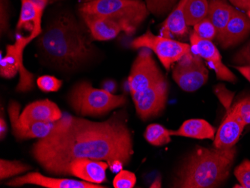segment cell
Returning a JSON list of instances; mask_svg holds the SVG:
<instances>
[{"label":"cell","instance_id":"15","mask_svg":"<svg viewBox=\"0 0 250 188\" xmlns=\"http://www.w3.org/2000/svg\"><path fill=\"white\" fill-rule=\"evenodd\" d=\"M250 33V18L247 14L236 9L222 36L217 39L223 48L233 47Z\"/></svg>","mask_w":250,"mask_h":188},{"label":"cell","instance_id":"21","mask_svg":"<svg viewBox=\"0 0 250 188\" xmlns=\"http://www.w3.org/2000/svg\"><path fill=\"white\" fill-rule=\"evenodd\" d=\"M43 13V11L38 9L31 0H21V14L17 29H27L31 33L36 25L42 23Z\"/></svg>","mask_w":250,"mask_h":188},{"label":"cell","instance_id":"38","mask_svg":"<svg viewBox=\"0 0 250 188\" xmlns=\"http://www.w3.org/2000/svg\"><path fill=\"white\" fill-rule=\"evenodd\" d=\"M162 187V183H161V176L157 177V179L153 182L152 185H151L150 188H160Z\"/></svg>","mask_w":250,"mask_h":188},{"label":"cell","instance_id":"13","mask_svg":"<svg viewBox=\"0 0 250 188\" xmlns=\"http://www.w3.org/2000/svg\"><path fill=\"white\" fill-rule=\"evenodd\" d=\"M24 185H34L47 188H104L101 185L88 183L84 181L59 179L45 176L39 172H29L22 176L16 177L7 182L9 187H21Z\"/></svg>","mask_w":250,"mask_h":188},{"label":"cell","instance_id":"11","mask_svg":"<svg viewBox=\"0 0 250 188\" xmlns=\"http://www.w3.org/2000/svg\"><path fill=\"white\" fill-rule=\"evenodd\" d=\"M189 41L191 51L207 62L209 67L216 73L217 79L230 83L236 82L237 77L223 64L221 55L212 41L202 39L194 32L191 33Z\"/></svg>","mask_w":250,"mask_h":188},{"label":"cell","instance_id":"23","mask_svg":"<svg viewBox=\"0 0 250 188\" xmlns=\"http://www.w3.org/2000/svg\"><path fill=\"white\" fill-rule=\"evenodd\" d=\"M144 137L147 143L155 146H162L171 142L169 130L158 124L147 126Z\"/></svg>","mask_w":250,"mask_h":188},{"label":"cell","instance_id":"40","mask_svg":"<svg viewBox=\"0 0 250 188\" xmlns=\"http://www.w3.org/2000/svg\"><path fill=\"white\" fill-rule=\"evenodd\" d=\"M89 1H92V0H83V2H89ZM136 1H141V0H136Z\"/></svg>","mask_w":250,"mask_h":188},{"label":"cell","instance_id":"36","mask_svg":"<svg viewBox=\"0 0 250 188\" xmlns=\"http://www.w3.org/2000/svg\"><path fill=\"white\" fill-rule=\"evenodd\" d=\"M234 68L239 71L245 78H247V81L250 82V64L248 65H240L235 66Z\"/></svg>","mask_w":250,"mask_h":188},{"label":"cell","instance_id":"3","mask_svg":"<svg viewBox=\"0 0 250 188\" xmlns=\"http://www.w3.org/2000/svg\"><path fill=\"white\" fill-rule=\"evenodd\" d=\"M236 153L235 146L229 148L197 147L180 168L174 188H217L228 179Z\"/></svg>","mask_w":250,"mask_h":188},{"label":"cell","instance_id":"37","mask_svg":"<svg viewBox=\"0 0 250 188\" xmlns=\"http://www.w3.org/2000/svg\"><path fill=\"white\" fill-rule=\"evenodd\" d=\"M33 2L34 5H36V8L41 11H43L47 6L49 0H31Z\"/></svg>","mask_w":250,"mask_h":188},{"label":"cell","instance_id":"33","mask_svg":"<svg viewBox=\"0 0 250 188\" xmlns=\"http://www.w3.org/2000/svg\"><path fill=\"white\" fill-rule=\"evenodd\" d=\"M232 62L238 65L250 64V41L241 50L234 55Z\"/></svg>","mask_w":250,"mask_h":188},{"label":"cell","instance_id":"28","mask_svg":"<svg viewBox=\"0 0 250 188\" xmlns=\"http://www.w3.org/2000/svg\"><path fill=\"white\" fill-rule=\"evenodd\" d=\"M136 183L134 173L127 170H121L115 177L113 187L115 188H133Z\"/></svg>","mask_w":250,"mask_h":188},{"label":"cell","instance_id":"24","mask_svg":"<svg viewBox=\"0 0 250 188\" xmlns=\"http://www.w3.org/2000/svg\"><path fill=\"white\" fill-rule=\"evenodd\" d=\"M32 169L30 166L18 161H8L1 159L0 161V179H8L24 173Z\"/></svg>","mask_w":250,"mask_h":188},{"label":"cell","instance_id":"6","mask_svg":"<svg viewBox=\"0 0 250 188\" xmlns=\"http://www.w3.org/2000/svg\"><path fill=\"white\" fill-rule=\"evenodd\" d=\"M20 105L15 102H10L8 113L12 131L27 128L34 123H53L62 119L63 114L54 102L51 101H37L25 107L20 114Z\"/></svg>","mask_w":250,"mask_h":188},{"label":"cell","instance_id":"27","mask_svg":"<svg viewBox=\"0 0 250 188\" xmlns=\"http://www.w3.org/2000/svg\"><path fill=\"white\" fill-rule=\"evenodd\" d=\"M37 85L44 92H55L60 90L62 82L53 76L43 75L39 77Z\"/></svg>","mask_w":250,"mask_h":188},{"label":"cell","instance_id":"17","mask_svg":"<svg viewBox=\"0 0 250 188\" xmlns=\"http://www.w3.org/2000/svg\"><path fill=\"white\" fill-rule=\"evenodd\" d=\"M187 0H180L176 6L170 12L164 21L161 29V36L173 39H183L187 37L189 31L185 20V8Z\"/></svg>","mask_w":250,"mask_h":188},{"label":"cell","instance_id":"18","mask_svg":"<svg viewBox=\"0 0 250 188\" xmlns=\"http://www.w3.org/2000/svg\"><path fill=\"white\" fill-rule=\"evenodd\" d=\"M170 135L189 137L198 140H213L215 129L210 123L204 119H189L185 121L176 130H169Z\"/></svg>","mask_w":250,"mask_h":188},{"label":"cell","instance_id":"1","mask_svg":"<svg viewBox=\"0 0 250 188\" xmlns=\"http://www.w3.org/2000/svg\"><path fill=\"white\" fill-rule=\"evenodd\" d=\"M131 134L119 115L101 123L71 116L53 134L38 140L32 154L46 172L66 175L67 166L76 158L106 161L111 169L122 167L133 155Z\"/></svg>","mask_w":250,"mask_h":188},{"label":"cell","instance_id":"12","mask_svg":"<svg viewBox=\"0 0 250 188\" xmlns=\"http://www.w3.org/2000/svg\"><path fill=\"white\" fill-rule=\"evenodd\" d=\"M109 167L106 161L76 158L67 166L66 175H73L84 182L101 185L106 181V170Z\"/></svg>","mask_w":250,"mask_h":188},{"label":"cell","instance_id":"35","mask_svg":"<svg viewBox=\"0 0 250 188\" xmlns=\"http://www.w3.org/2000/svg\"><path fill=\"white\" fill-rule=\"evenodd\" d=\"M7 130H8V126H7L6 121L4 119L3 114L2 113L0 116V138H1V140L5 138Z\"/></svg>","mask_w":250,"mask_h":188},{"label":"cell","instance_id":"7","mask_svg":"<svg viewBox=\"0 0 250 188\" xmlns=\"http://www.w3.org/2000/svg\"><path fill=\"white\" fill-rule=\"evenodd\" d=\"M130 47L150 49L157 55L167 70H169L172 64L191 50L190 44L162 36H155L150 30L132 41Z\"/></svg>","mask_w":250,"mask_h":188},{"label":"cell","instance_id":"8","mask_svg":"<svg viewBox=\"0 0 250 188\" xmlns=\"http://www.w3.org/2000/svg\"><path fill=\"white\" fill-rule=\"evenodd\" d=\"M172 78L182 90L195 92L207 83L208 71L202 59L190 50L177 62Z\"/></svg>","mask_w":250,"mask_h":188},{"label":"cell","instance_id":"16","mask_svg":"<svg viewBox=\"0 0 250 188\" xmlns=\"http://www.w3.org/2000/svg\"><path fill=\"white\" fill-rule=\"evenodd\" d=\"M81 16L95 40H111L117 37L121 32H124L122 25L112 20L85 14H81Z\"/></svg>","mask_w":250,"mask_h":188},{"label":"cell","instance_id":"9","mask_svg":"<svg viewBox=\"0 0 250 188\" xmlns=\"http://www.w3.org/2000/svg\"><path fill=\"white\" fill-rule=\"evenodd\" d=\"M164 80L162 72L153 58L152 51L150 49L141 48L132 65L128 77L131 95L143 92Z\"/></svg>","mask_w":250,"mask_h":188},{"label":"cell","instance_id":"26","mask_svg":"<svg viewBox=\"0 0 250 188\" xmlns=\"http://www.w3.org/2000/svg\"><path fill=\"white\" fill-rule=\"evenodd\" d=\"M194 32L199 37L206 40L213 41L217 39V31L211 21L206 18L196 23L194 26Z\"/></svg>","mask_w":250,"mask_h":188},{"label":"cell","instance_id":"31","mask_svg":"<svg viewBox=\"0 0 250 188\" xmlns=\"http://www.w3.org/2000/svg\"><path fill=\"white\" fill-rule=\"evenodd\" d=\"M9 2L8 0H0V30L1 34L6 32L9 22Z\"/></svg>","mask_w":250,"mask_h":188},{"label":"cell","instance_id":"5","mask_svg":"<svg viewBox=\"0 0 250 188\" xmlns=\"http://www.w3.org/2000/svg\"><path fill=\"white\" fill-rule=\"evenodd\" d=\"M74 111L81 116H98L125 104L124 95H116L106 89L94 88L86 81L76 84L68 96Z\"/></svg>","mask_w":250,"mask_h":188},{"label":"cell","instance_id":"29","mask_svg":"<svg viewBox=\"0 0 250 188\" xmlns=\"http://www.w3.org/2000/svg\"><path fill=\"white\" fill-rule=\"evenodd\" d=\"M234 173L241 188H250V161H243L235 168Z\"/></svg>","mask_w":250,"mask_h":188},{"label":"cell","instance_id":"34","mask_svg":"<svg viewBox=\"0 0 250 188\" xmlns=\"http://www.w3.org/2000/svg\"><path fill=\"white\" fill-rule=\"evenodd\" d=\"M234 7L245 10L247 12L250 8V0H229Z\"/></svg>","mask_w":250,"mask_h":188},{"label":"cell","instance_id":"10","mask_svg":"<svg viewBox=\"0 0 250 188\" xmlns=\"http://www.w3.org/2000/svg\"><path fill=\"white\" fill-rule=\"evenodd\" d=\"M167 94L168 85L164 80L132 95L137 115L146 120L160 114L165 108Z\"/></svg>","mask_w":250,"mask_h":188},{"label":"cell","instance_id":"32","mask_svg":"<svg viewBox=\"0 0 250 188\" xmlns=\"http://www.w3.org/2000/svg\"><path fill=\"white\" fill-rule=\"evenodd\" d=\"M215 92L223 106L227 109V110H229L231 108V101H232L234 94L228 90L223 84L221 85L220 84L216 87Z\"/></svg>","mask_w":250,"mask_h":188},{"label":"cell","instance_id":"2","mask_svg":"<svg viewBox=\"0 0 250 188\" xmlns=\"http://www.w3.org/2000/svg\"><path fill=\"white\" fill-rule=\"evenodd\" d=\"M92 39L85 24L80 23L71 13L62 12L42 30L37 46L47 64L60 71H72L93 57Z\"/></svg>","mask_w":250,"mask_h":188},{"label":"cell","instance_id":"39","mask_svg":"<svg viewBox=\"0 0 250 188\" xmlns=\"http://www.w3.org/2000/svg\"><path fill=\"white\" fill-rule=\"evenodd\" d=\"M247 15H248L249 18H250V9H249L248 11H247Z\"/></svg>","mask_w":250,"mask_h":188},{"label":"cell","instance_id":"20","mask_svg":"<svg viewBox=\"0 0 250 188\" xmlns=\"http://www.w3.org/2000/svg\"><path fill=\"white\" fill-rule=\"evenodd\" d=\"M39 36L40 34L39 32L33 31L26 37L22 36V37H18L16 39L15 44L16 46L20 61H21V68H20L19 71L20 81L18 87H17V91L18 92H26V91L31 90L33 88L34 75L25 68L24 64H23V51L27 44H29L33 39L39 37Z\"/></svg>","mask_w":250,"mask_h":188},{"label":"cell","instance_id":"19","mask_svg":"<svg viewBox=\"0 0 250 188\" xmlns=\"http://www.w3.org/2000/svg\"><path fill=\"white\" fill-rule=\"evenodd\" d=\"M236 8L226 0H210L207 18L217 31V40L222 36L226 25L235 12Z\"/></svg>","mask_w":250,"mask_h":188},{"label":"cell","instance_id":"22","mask_svg":"<svg viewBox=\"0 0 250 188\" xmlns=\"http://www.w3.org/2000/svg\"><path fill=\"white\" fill-rule=\"evenodd\" d=\"M184 12L188 26H194L196 23L207 18L208 13V1L187 0Z\"/></svg>","mask_w":250,"mask_h":188},{"label":"cell","instance_id":"25","mask_svg":"<svg viewBox=\"0 0 250 188\" xmlns=\"http://www.w3.org/2000/svg\"><path fill=\"white\" fill-rule=\"evenodd\" d=\"M178 0H146L150 13L156 16H163L176 6Z\"/></svg>","mask_w":250,"mask_h":188},{"label":"cell","instance_id":"14","mask_svg":"<svg viewBox=\"0 0 250 188\" xmlns=\"http://www.w3.org/2000/svg\"><path fill=\"white\" fill-rule=\"evenodd\" d=\"M244 125L234 108H230L215 135L213 146L217 148L234 147L242 134Z\"/></svg>","mask_w":250,"mask_h":188},{"label":"cell","instance_id":"4","mask_svg":"<svg viewBox=\"0 0 250 188\" xmlns=\"http://www.w3.org/2000/svg\"><path fill=\"white\" fill-rule=\"evenodd\" d=\"M81 14L108 18L123 27L127 36H133L149 11L146 2L136 0H92L80 7Z\"/></svg>","mask_w":250,"mask_h":188},{"label":"cell","instance_id":"30","mask_svg":"<svg viewBox=\"0 0 250 188\" xmlns=\"http://www.w3.org/2000/svg\"><path fill=\"white\" fill-rule=\"evenodd\" d=\"M232 107L244 125H250V97L237 102Z\"/></svg>","mask_w":250,"mask_h":188}]
</instances>
